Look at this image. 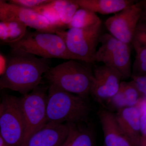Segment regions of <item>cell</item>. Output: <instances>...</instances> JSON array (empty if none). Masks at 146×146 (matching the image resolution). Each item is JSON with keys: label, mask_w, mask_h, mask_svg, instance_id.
Masks as SVG:
<instances>
[{"label": "cell", "mask_w": 146, "mask_h": 146, "mask_svg": "<svg viewBox=\"0 0 146 146\" xmlns=\"http://www.w3.org/2000/svg\"><path fill=\"white\" fill-rule=\"evenodd\" d=\"M50 65L48 59L12 53L0 79V87L23 95L28 94L40 85Z\"/></svg>", "instance_id": "1"}, {"label": "cell", "mask_w": 146, "mask_h": 146, "mask_svg": "<svg viewBox=\"0 0 146 146\" xmlns=\"http://www.w3.org/2000/svg\"><path fill=\"white\" fill-rule=\"evenodd\" d=\"M47 96V123H89L91 106L88 98L80 96L50 84Z\"/></svg>", "instance_id": "2"}, {"label": "cell", "mask_w": 146, "mask_h": 146, "mask_svg": "<svg viewBox=\"0 0 146 146\" xmlns=\"http://www.w3.org/2000/svg\"><path fill=\"white\" fill-rule=\"evenodd\" d=\"M44 76L50 84L84 98L90 95L94 78L91 68L72 59L50 67Z\"/></svg>", "instance_id": "3"}, {"label": "cell", "mask_w": 146, "mask_h": 146, "mask_svg": "<svg viewBox=\"0 0 146 146\" xmlns=\"http://www.w3.org/2000/svg\"><path fill=\"white\" fill-rule=\"evenodd\" d=\"M9 45L14 53L32 54L48 59L78 60L69 51L63 39L56 33L27 31L19 41Z\"/></svg>", "instance_id": "4"}, {"label": "cell", "mask_w": 146, "mask_h": 146, "mask_svg": "<svg viewBox=\"0 0 146 146\" xmlns=\"http://www.w3.org/2000/svg\"><path fill=\"white\" fill-rule=\"evenodd\" d=\"M101 20L96 25L84 29H69L56 31L65 42L67 48L78 60L94 63L96 48L102 35Z\"/></svg>", "instance_id": "5"}, {"label": "cell", "mask_w": 146, "mask_h": 146, "mask_svg": "<svg viewBox=\"0 0 146 146\" xmlns=\"http://www.w3.org/2000/svg\"><path fill=\"white\" fill-rule=\"evenodd\" d=\"M99 43L101 45L95 54L94 62H102L116 69L121 75L122 80L130 78L131 51L129 44L107 33L102 34Z\"/></svg>", "instance_id": "6"}, {"label": "cell", "mask_w": 146, "mask_h": 146, "mask_svg": "<svg viewBox=\"0 0 146 146\" xmlns=\"http://www.w3.org/2000/svg\"><path fill=\"white\" fill-rule=\"evenodd\" d=\"M0 113V135L8 146H21L25 124L19 98L4 96Z\"/></svg>", "instance_id": "7"}, {"label": "cell", "mask_w": 146, "mask_h": 146, "mask_svg": "<svg viewBox=\"0 0 146 146\" xmlns=\"http://www.w3.org/2000/svg\"><path fill=\"white\" fill-rule=\"evenodd\" d=\"M46 91L45 87L39 85L31 92L19 98L25 124V135L22 145L31 136L47 123Z\"/></svg>", "instance_id": "8"}, {"label": "cell", "mask_w": 146, "mask_h": 146, "mask_svg": "<svg viewBox=\"0 0 146 146\" xmlns=\"http://www.w3.org/2000/svg\"><path fill=\"white\" fill-rule=\"evenodd\" d=\"M145 7L146 1H141L108 18L104 25L110 34L129 45L137 24L145 13Z\"/></svg>", "instance_id": "9"}, {"label": "cell", "mask_w": 146, "mask_h": 146, "mask_svg": "<svg viewBox=\"0 0 146 146\" xmlns=\"http://www.w3.org/2000/svg\"><path fill=\"white\" fill-rule=\"evenodd\" d=\"M90 95L98 102H107L117 92L122 78L116 69L105 65L97 67L93 73Z\"/></svg>", "instance_id": "10"}, {"label": "cell", "mask_w": 146, "mask_h": 146, "mask_svg": "<svg viewBox=\"0 0 146 146\" xmlns=\"http://www.w3.org/2000/svg\"><path fill=\"white\" fill-rule=\"evenodd\" d=\"M16 21L36 31L55 33L56 30L46 19L29 9L5 2L0 6V21Z\"/></svg>", "instance_id": "11"}, {"label": "cell", "mask_w": 146, "mask_h": 146, "mask_svg": "<svg viewBox=\"0 0 146 146\" xmlns=\"http://www.w3.org/2000/svg\"><path fill=\"white\" fill-rule=\"evenodd\" d=\"M114 114L118 126L131 146H140L141 113L138 106L122 108Z\"/></svg>", "instance_id": "12"}, {"label": "cell", "mask_w": 146, "mask_h": 146, "mask_svg": "<svg viewBox=\"0 0 146 146\" xmlns=\"http://www.w3.org/2000/svg\"><path fill=\"white\" fill-rule=\"evenodd\" d=\"M68 123H47L22 146H62L69 133Z\"/></svg>", "instance_id": "13"}, {"label": "cell", "mask_w": 146, "mask_h": 146, "mask_svg": "<svg viewBox=\"0 0 146 146\" xmlns=\"http://www.w3.org/2000/svg\"><path fill=\"white\" fill-rule=\"evenodd\" d=\"M104 137V146H131L118 126L115 114L102 109L98 112Z\"/></svg>", "instance_id": "14"}, {"label": "cell", "mask_w": 146, "mask_h": 146, "mask_svg": "<svg viewBox=\"0 0 146 146\" xmlns=\"http://www.w3.org/2000/svg\"><path fill=\"white\" fill-rule=\"evenodd\" d=\"M79 7L103 15L117 13L135 3L132 0H73Z\"/></svg>", "instance_id": "15"}, {"label": "cell", "mask_w": 146, "mask_h": 146, "mask_svg": "<svg viewBox=\"0 0 146 146\" xmlns=\"http://www.w3.org/2000/svg\"><path fill=\"white\" fill-rule=\"evenodd\" d=\"M142 99L132 81H121L117 93L106 102L110 107L116 110L133 107Z\"/></svg>", "instance_id": "16"}, {"label": "cell", "mask_w": 146, "mask_h": 146, "mask_svg": "<svg viewBox=\"0 0 146 146\" xmlns=\"http://www.w3.org/2000/svg\"><path fill=\"white\" fill-rule=\"evenodd\" d=\"M89 123H68L69 133L62 146H94L93 129Z\"/></svg>", "instance_id": "17"}, {"label": "cell", "mask_w": 146, "mask_h": 146, "mask_svg": "<svg viewBox=\"0 0 146 146\" xmlns=\"http://www.w3.org/2000/svg\"><path fill=\"white\" fill-rule=\"evenodd\" d=\"M69 2L67 0H53L32 10L46 18L57 31V25L60 15Z\"/></svg>", "instance_id": "18"}, {"label": "cell", "mask_w": 146, "mask_h": 146, "mask_svg": "<svg viewBox=\"0 0 146 146\" xmlns=\"http://www.w3.org/2000/svg\"><path fill=\"white\" fill-rule=\"evenodd\" d=\"M101 20L96 14L91 11L79 7L74 14L68 29H84L92 26Z\"/></svg>", "instance_id": "19"}, {"label": "cell", "mask_w": 146, "mask_h": 146, "mask_svg": "<svg viewBox=\"0 0 146 146\" xmlns=\"http://www.w3.org/2000/svg\"><path fill=\"white\" fill-rule=\"evenodd\" d=\"M132 46L136 51V56L131 68V76H146V46Z\"/></svg>", "instance_id": "20"}, {"label": "cell", "mask_w": 146, "mask_h": 146, "mask_svg": "<svg viewBox=\"0 0 146 146\" xmlns=\"http://www.w3.org/2000/svg\"><path fill=\"white\" fill-rule=\"evenodd\" d=\"M8 32L7 43L10 44L19 41L26 33L27 26L16 21H5Z\"/></svg>", "instance_id": "21"}, {"label": "cell", "mask_w": 146, "mask_h": 146, "mask_svg": "<svg viewBox=\"0 0 146 146\" xmlns=\"http://www.w3.org/2000/svg\"><path fill=\"white\" fill-rule=\"evenodd\" d=\"M79 8L78 6L73 0H69V3L60 15L57 25L58 31L64 30L65 28L68 27L74 14Z\"/></svg>", "instance_id": "22"}, {"label": "cell", "mask_w": 146, "mask_h": 146, "mask_svg": "<svg viewBox=\"0 0 146 146\" xmlns=\"http://www.w3.org/2000/svg\"><path fill=\"white\" fill-rule=\"evenodd\" d=\"M145 13L138 21L133 32L131 44H136L141 46H146V25Z\"/></svg>", "instance_id": "23"}, {"label": "cell", "mask_w": 146, "mask_h": 146, "mask_svg": "<svg viewBox=\"0 0 146 146\" xmlns=\"http://www.w3.org/2000/svg\"><path fill=\"white\" fill-rule=\"evenodd\" d=\"M137 105L141 113L140 146H146V98L141 99Z\"/></svg>", "instance_id": "24"}, {"label": "cell", "mask_w": 146, "mask_h": 146, "mask_svg": "<svg viewBox=\"0 0 146 146\" xmlns=\"http://www.w3.org/2000/svg\"><path fill=\"white\" fill-rule=\"evenodd\" d=\"M9 1L10 3L12 4L32 9L46 4L47 3H49L51 1L50 0H11Z\"/></svg>", "instance_id": "25"}, {"label": "cell", "mask_w": 146, "mask_h": 146, "mask_svg": "<svg viewBox=\"0 0 146 146\" xmlns=\"http://www.w3.org/2000/svg\"><path fill=\"white\" fill-rule=\"evenodd\" d=\"M132 83L142 98H146V76H131Z\"/></svg>", "instance_id": "26"}, {"label": "cell", "mask_w": 146, "mask_h": 146, "mask_svg": "<svg viewBox=\"0 0 146 146\" xmlns=\"http://www.w3.org/2000/svg\"><path fill=\"white\" fill-rule=\"evenodd\" d=\"M6 62L5 58L0 54V76L2 75L5 71Z\"/></svg>", "instance_id": "27"}, {"label": "cell", "mask_w": 146, "mask_h": 146, "mask_svg": "<svg viewBox=\"0 0 146 146\" xmlns=\"http://www.w3.org/2000/svg\"><path fill=\"white\" fill-rule=\"evenodd\" d=\"M0 146H8L0 135Z\"/></svg>", "instance_id": "28"}, {"label": "cell", "mask_w": 146, "mask_h": 146, "mask_svg": "<svg viewBox=\"0 0 146 146\" xmlns=\"http://www.w3.org/2000/svg\"><path fill=\"white\" fill-rule=\"evenodd\" d=\"M5 2V1H1V0H0V6L2 5Z\"/></svg>", "instance_id": "29"}, {"label": "cell", "mask_w": 146, "mask_h": 146, "mask_svg": "<svg viewBox=\"0 0 146 146\" xmlns=\"http://www.w3.org/2000/svg\"><path fill=\"white\" fill-rule=\"evenodd\" d=\"M1 101L0 100V113H1Z\"/></svg>", "instance_id": "30"}]
</instances>
